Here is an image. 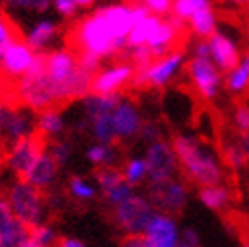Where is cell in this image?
I'll return each mask as SVG.
<instances>
[{"mask_svg": "<svg viewBox=\"0 0 249 247\" xmlns=\"http://www.w3.org/2000/svg\"><path fill=\"white\" fill-rule=\"evenodd\" d=\"M51 8H55V12L61 18H71L77 15V4L75 0H51Z\"/></svg>", "mask_w": 249, "mask_h": 247, "instance_id": "obj_37", "label": "cell"}, {"mask_svg": "<svg viewBox=\"0 0 249 247\" xmlns=\"http://www.w3.org/2000/svg\"><path fill=\"white\" fill-rule=\"evenodd\" d=\"M138 136H140L144 142H148V144L156 142V140H160V126H158L156 122H142Z\"/></svg>", "mask_w": 249, "mask_h": 247, "instance_id": "obj_39", "label": "cell"}, {"mask_svg": "<svg viewBox=\"0 0 249 247\" xmlns=\"http://www.w3.org/2000/svg\"><path fill=\"white\" fill-rule=\"evenodd\" d=\"M75 4H77V8H89L95 4V0H75Z\"/></svg>", "mask_w": 249, "mask_h": 247, "instance_id": "obj_45", "label": "cell"}, {"mask_svg": "<svg viewBox=\"0 0 249 247\" xmlns=\"http://www.w3.org/2000/svg\"><path fill=\"white\" fill-rule=\"evenodd\" d=\"M182 24L184 20L177 17H158V15H148L136 18L134 27L128 35V47H148L154 57H162L168 51H172L174 45L180 41L182 36Z\"/></svg>", "mask_w": 249, "mask_h": 247, "instance_id": "obj_3", "label": "cell"}, {"mask_svg": "<svg viewBox=\"0 0 249 247\" xmlns=\"http://www.w3.org/2000/svg\"><path fill=\"white\" fill-rule=\"evenodd\" d=\"M134 71H136V67L132 63H128V61H124V63H114V65L104 67V69L99 67L91 77L89 93H102V95L122 93V89L128 88L132 83Z\"/></svg>", "mask_w": 249, "mask_h": 247, "instance_id": "obj_12", "label": "cell"}, {"mask_svg": "<svg viewBox=\"0 0 249 247\" xmlns=\"http://www.w3.org/2000/svg\"><path fill=\"white\" fill-rule=\"evenodd\" d=\"M57 247H85V243H81L79 239H73V237H61V239H57Z\"/></svg>", "mask_w": 249, "mask_h": 247, "instance_id": "obj_44", "label": "cell"}, {"mask_svg": "<svg viewBox=\"0 0 249 247\" xmlns=\"http://www.w3.org/2000/svg\"><path fill=\"white\" fill-rule=\"evenodd\" d=\"M6 201L12 209V213H15V217L18 221H22L24 225L35 227V225L43 223L47 196H45V191L31 184L29 180L17 178L12 182V187L8 189Z\"/></svg>", "mask_w": 249, "mask_h": 247, "instance_id": "obj_4", "label": "cell"}, {"mask_svg": "<svg viewBox=\"0 0 249 247\" xmlns=\"http://www.w3.org/2000/svg\"><path fill=\"white\" fill-rule=\"evenodd\" d=\"M172 150L177 154V160L184 172V176L198 187H211V184H221L225 178V170L219 158L205 148L193 136H174Z\"/></svg>", "mask_w": 249, "mask_h": 247, "instance_id": "obj_2", "label": "cell"}, {"mask_svg": "<svg viewBox=\"0 0 249 247\" xmlns=\"http://www.w3.org/2000/svg\"><path fill=\"white\" fill-rule=\"evenodd\" d=\"M223 158H225L227 166H231L233 170H241L247 164V160H249V156L243 152V148H241L239 142L223 144Z\"/></svg>", "mask_w": 249, "mask_h": 247, "instance_id": "obj_31", "label": "cell"}, {"mask_svg": "<svg viewBox=\"0 0 249 247\" xmlns=\"http://www.w3.org/2000/svg\"><path fill=\"white\" fill-rule=\"evenodd\" d=\"M36 128V122L33 120V112L22 106H8L6 107V114H4V126H2V142L4 150L12 144L17 142L22 136H27L29 132H33Z\"/></svg>", "mask_w": 249, "mask_h": 247, "instance_id": "obj_14", "label": "cell"}, {"mask_svg": "<svg viewBox=\"0 0 249 247\" xmlns=\"http://www.w3.org/2000/svg\"><path fill=\"white\" fill-rule=\"evenodd\" d=\"M130 194H134V187H132L130 182L122 180V182H118V184H116V187H111L109 191H106V193H104V199H106V203H107V205L116 207V205H120L122 201H126Z\"/></svg>", "mask_w": 249, "mask_h": 247, "instance_id": "obj_33", "label": "cell"}, {"mask_svg": "<svg viewBox=\"0 0 249 247\" xmlns=\"http://www.w3.org/2000/svg\"><path fill=\"white\" fill-rule=\"evenodd\" d=\"M114 112V109H111ZM111 112H102L89 120V128L91 134L97 142H104V144H116L118 142V136H116V128H114V116Z\"/></svg>", "mask_w": 249, "mask_h": 247, "instance_id": "obj_21", "label": "cell"}, {"mask_svg": "<svg viewBox=\"0 0 249 247\" xmlns=\"http://www.w3.org/2000/svg\"><path fill=\"white\" fill-rule=\"evenodd\" d=\"M47 140H49L47 136L35 128L33 132H29L27 136H22V138H18L17 142H12L6 148L4 166L18 178H24L27 172L31 170V166L36 162V158L47 150V146H49Z\"/></svg>", "mask_w": 249, "mask_h": 247, "instance_id": "obj_6", "label": "cell"}, {"mask_svg": "<svg viewBox=\"0 0 249 247\" xmlns=\"http://www.w3.org/2000/svg\"><path fill=\"white\" fill-rule=\"evenodd\" d=\"M152 215H154V207L140 194H130L126 201L116 205L114 213H111L116 225L124 233H144Z\"/></svg>", "mask_w": 249, "mask_h": 247, "instance_id": "obj_8", "label": "cell"}, {"mask_svg": "<svg viewBox=\"0 0 249 247\" xmlns=\"http://www.w3.org/2000/svg\"><path fill=\"white\" fill-rule=\"evenodd\" d=\"M184 67V53L178 49H172L166 55L152 59L148 65L136 67L134 77H132V88H152V89H160L166 88L168 83H172V79L178 75Z\"/></svg>", "mask_w": 249, "mask_h": 247, "instance_id": "obj_5", "label": "cell"}, {"mask_svg": "<svg viewBox=\"0 0 249 247\" xmlns=\"http://www.w3.org/2000/svg\"><path fill=\"white\" fill-rule=\"evenodd\" d=\"M223 83H225V89L233 95H243L249 91V53L241 55L237 65L225 71Z\"/></svg>", "mask_w": 249, "mask_h": 247, "instance_id": "obj_19", "label": "cell"}, {"mask_svg": "<svg viewBox=\"0 0 249 247\" xmlns=\"http://www.w3.org/2000/svg\"><path fill=\"white\" fill-rule=\"evenodd\" d=\"M186 22H189L191 31L198 36V39H209V36L213 35L217 31V27H219L217 15H215V10H213V4L205 6L201 10H196Z\"/></svg>", "mask_w": 249, "mask_h": 247, "instance_id": "obj_20", "label": "cell"}, {"mask_svg": "<svg viewBox=\"0 0 249 247\" xmlns=\"http://www.w3.org/2000/svg\"><path fill=\"white\" fill-rule=\"evenodd\" d=\"M227 2H231L235 6H245V4H249V0H227Z\"/></svg>", "mask_w": 249, "mask_h": 247, "instance_id": "obj_46", "label": "cell"}, {"mask_svg": "<svg viewBox=\"0 0 249 247\" xmlns=\"http://www.w3.org/2000/svg\"><path fill=\"white\" fill-rule=\"evenodd\" d=\"M4 6L17 15H45L51 0H4Z\"/></svg>", "mask_w": 249, "mask_h": 247, "instance_id": "obj_26", "label": "cell"}, {"mask_svg": "<svg viewBox=\"0 0 249 247\" xmlns=\"http://www.w3.org/2000/svg\"><path fill=\"white\" fill-rule=\"evenodd\" d=\"M2 49H4V47H0V57H2Z\"/></svg>", "mask_w": 249, "mask_h": 247, "instance_id": "obj_48", "label": "cell"}, {"mask_svg": "<svg viewBox=\"0 0 249 247\" xmlns=\"http://www.w3.org/2000/svg\"><path fill=\"white\" fill-rule=\"evenodd\" d=\"M47 150L51 152V156L57 160L59 166H65L67 160H69V156H71V144L65 142V140H57V142H53L51 146H47Z\"/></svg>", "mask_w": 249, "mask_h": 247, "instance_id": "obj_34", "label": "cell"}, {"mask_svg": "<svg viewBox=\"0 0 249 247\" xmlns=\"http://www.w3.org/2000/svg\"><path fill=\"white\" fill-rule=\"evenodd\" d=\"M12 219H15V213H12L8 201L6 199H0V233H2L12 223Z\"/></svg>", "mask_w": 249, "mask_h": 247, "instance_id": "obj_40", "label": "cell"}, {"mask_svg": "<svg viewBox=\"0 0 249 247\" xmlns=\"http://www.w3.org/2000/svg\"><path fill=\"white\" fill-rule=\"evenodd\" d=\"M12 39H17V29L6 17L0 15V47H6Z\"/></svg>", "mask_w": 249, "mask_h": 247, "instance_id": "obj_38", "label": "cell"}, {"mask_svg": "<svg viewBox=\"0 0 249 247\" xmlns=\"http://www.w3.org/2000/svg\"><path fill=\"white\" fill-rule=\"evenodd\" d=\"M144 160H146L148 178H150L152 182L177 178V175H178L177 154H174V150H172V144H168L164 140L150 142Z\"/></svg>", "mask_w": 249, "mask_h": 247, "instance_id": "obj_10", "label": "cell"}, {"mask_svg": "<svg viewBox=\"0 0 249 247\" xmlns=\"http://www.w3.org/2000/svg\"><path fill=\"white\" fill-rule=\"evenodd\" d=\"M193 57H209V59H211V51H209L207 39H198V43H195V47H193Z\"/></svg>", "mask_w": 249, "mask_h": 247, "instance_id": "obj_42", "label": "cell"}, {"mask_svg": "<svg viewBox=\"0 0 249 247\" xmlns=\"http://www.w3.org/2000/svg\"><path fill=\"white\" fill-rule=\"evenodd\" d=\"M87 158L93 166H116L118 162V150H116V144H104V142H97L93 144L89 150H87Z\"/></svg>", "mask_w": 249, "mask_h": 247, "instance_id": "obj_25", "label": "cell"}, {"mask_svg": "<svg viewBox=\"0 0 249 247\" xmlns=\"http://www.w3.org/2000/svg\"><path fill=\"white\" fill-rule=\"evenodd\" d=\"M57 36H59V24L51 18H39L24 33V41L39 53V51H47V49L55 43Z\"/></svg>", "mask_w": 249, "mask_h": 247, "instance_id": "obj_18", "label": "cell"}, {"mask_svg": "<svg viewBox=\"0 0 249 247\" xmlns=\"http://www.w3.org/2000/svg\"><path fill=\"white\" fill-rule=\"evenodd\" d=\"M122 180H124V175L116 166H99L95 170V184L102 189V193L109 191L111 187H116V184Z\"/></svg>", "mask_w": 249, "mask_h": 247, "instance_id": "obj_30", "label": "cell"}, {"mask_svg": "<svg viewBox=\"0 0 249 247\" xmlns=\"http://www.w3.org/2000/svg\"><path fill=\"white\" fill-rule=\"evenodd\" d=\"M59 168L61 166L57 164V160L51 156V152L45 150L39 158H36V162L31 166V170L27 172L24 180H29L31 184L39 187L41 191H47L55 182V178L59 175Z\"/></svg>", "mask_w": 249, "mask_h": 247, "instance_id": "obj_17", "label": "cell"}, {"mask_svg": "<svg viewBox=\"0 0 249 247\" xmlns=\"http://www.w3.org/2000/svg\"><path fill=\"white\" fill-rule=\"evenodd\" d=\"M36 57V51L33 47L27 45L24 39H12L4 49H2V57H0V73L10 79L17 81L27 73L33 65V61Z\"/></svg>", "mask_w": 249, "mask_h": 247, "instance_id": "obj_11", "label": "cell"}, {"mask_svg": "<svg viewBox=\"0 0 249 247\" xmlns=\"http://www.w3.org/2000/svg\"><path fill=\"white\" fill-rule=\"evenodd\" d=\"M57 243V233L53 227L39 223L29 231V247H53Z\"/></svg>", "mask_w": 249, "mask_h": 247, "instance_id": "obj_27", "label": "cell"}, {"mask_svg": "<svg viewBox=\"0 0 249 247\" xmlns=\"http://www.w3.org/2000/svg\"><path fill=\"white\" fill-rule=\"evenodd\" d=\"M136 22L132 2H116L95 8L79 20L71 33V43L77 53H87L97 59L114 57L126 49L128 35Z\"/></svg>", "mask_w": 249, "mask_h": 247, "instance_id": "obj_1", "label": "cell"}, {"mask_svg": "<svg viewBox=\"0 0 249 247\" xmlns=\"http://www.w3.org/2000/svg\"><path fill=\"white\" fill-rule=\"evenodd\" d=\"M233 124H235V128H237L239 134H249V106L247 104L235 107Z\"/></svg>", "mask_w": 249, "mask_h": 247, "instance_id": "obj_36", "label": "cell"}, {"mask_svg": "<svg viewBox=\"0 0 249 247\" xmlns=\"http://www.w3.org/2000/svg\"><path fill=\"white\" fill-rule=\"evenodd\" d=\"M207 43H209V51H211V61H213V63H215L223 73L237 65L241 53H239L237 43H235L229 35L215 31V33L207 39Z\"/></svg>", "mask_w": 249, "mask_h": 247, "instance_id": "obj_15", "label": "cell"}, {"mask_svg": "<svg viewBox=\"0 0 249 247\" xmlns=\"http://www.w3.org/2000/svg\"><path fill=\"white\" fill-rule=\"evenodd\" d=\"M36 130L41 134H45L47 138H57L65 132V120L61 116V112L57 107L45 109V112H39V120H36Z\"/></svg>", "mask_w": 249, "mask_h": 247, "instance_id": "obj_23", "label": "cell"}, {"mask_svg": "<svg viewBox=\"0 0 249 247\" xmlns=\"http://www.w3.org/2000/svg\"><path fill=\"white\" fill-rule=\"evenodd\" d=\"M146 247H178V227L172 215L154 211L144 229Z\"/></svg>", "mask_w": 249, "mask_h": 247, "instance_id": "obj_13", "label": "cell"}, {"mask_svg": "<svg viewBox=\"0 0 249 247\" xmlns=\"http://www.w3.org/2000/svg\"><path fill=\"white\" fill-rule=\"evenodd\" d=\"M120 247H146L144 233H126L120 241Z\"/></svg>", "mask_w": 249, "mask_h": 247, "instance_id": "obj_41", "label": "cell"}, {"mask_svg": "<svg viewBox=\"0 0 249 247\" xmlns=\"http://www.w3.org/2000/svg\"><path fill=\"white\" fill-rule=\"evenodd\" d=\"M122 175H124V180L130 182L132 187L140 184L148 176L146 160L144 158H130V160H126L124 166H122Z\"/></svg>", "mask_w": 249, "mask_h": 247, "instance_id": "obj_29", "label": "cell"}, {"mask_svg": "<svg viewBox=\"0 0 249 247\" xmlns=\"http://www.w3.org/2000/svg\"><path fill=\"white\" fill-rule=\"evenodd\" d=\"M148 201L154 207V211L178 215L186 207V201H189V189H186L184 182L177 178L158 180L152 182L150 189H148Z\"/></svg>", "mask_w": 249, "mask_h": 247, "instance_id": "obj_9", "label": "cell"}, {"mask_svg": "<svg viewBox=\"0 0 249 247\" xmlns=\"http://www.w3.org/2000/svg\"><path fill=\"white\" fill-rule=\"evenodd\" d=\"M29 231L31 227L15 217L12 223L0 233V247H29Z\"/></svg>", "mask_w": 249, "mask_h": 247, "instance_id": "obj_24", "label": "cell"}, {"mask_svg": "<svg viewBox=\"0 0 249 247\" xmlns=\"http://www.w3.org/2000/svg\"><path fill=\"white\" fill-rule=\"evenodd\" d=\"M241 247H249V235H243L241 237Z\"/></svg>", "mask_w": 249, "mask_h": 247, "instance_id": "obj_47", "label": "cell"}, {"mask_svg": "<svg viewBox=\"0 0 249 247\" xmlns=\"http://www.w3.org/2000/svg\"><path fill=\"white\" fill-rule=\"evenodd\" d=\"M198 199L201 203L211 209V211H223L231 203V193L223 184H211V187H201L198 191Z\"/></svg>", "mask_w": 249, "mask_h": 247, "instance_id": "obj_22", "label": "cell"}, {"mask_svg": "<svg viewBox=\"0 0 249 247\" xmlns=\"http://www.w3.org/2000/svg\"><path fill=\"white\" fill-rule=\"evenodd\" d=\"M69 193H71V196H75L79 201H93L97 196L95 187L83 176H71L69 178Z\"/></svg>", "mask_w": 249, "mask_h": 247, "instance_id": "obj_32", "label": "cell"}, {"mask_svg": "<svg viewBox=\"0 0 249 247\" xmlns=\"http://www.w3.org/2000/svg\"><path fill=\"white\" fill-rule=\"evenodd\" d=\"M114 128H116V136L118 140H132L138 136L140 126H142V116H140V109L136 107L132 102L124 100L114 107Z\"/></svg>", "mask_w": 249, "mask_h": 247, "instance_id": "obj_16", "label": "cell"}, {"mask_svg": "<svg viewBox=\"0 0 249 247\" xmlns=\"http://www.w3.org/2000/svg\"><path fill=\"white\" fill-rule=\"evenodd\" d=\"M182 241L189 243L193 247H201V239H198V235L195 233V229H184L182 231Z\"/></svg>", "mask_w": 249, "mask_h": 247, "instance_id": "obj_43", "label": "cell"}, {"mask_svg": "<svg viewBox=\"0 0 249 247\" xmlns=\"http://www.w3.org/2000/svg\"><path fill=\"white\" fill-rule=\"evenodd\" d=\"M205 6H211V0H172L170 15L186 22L196 10H201Z\"/></svg>", "mask_w": 249, "mask_h": 247, "instance_id": "obj_28", "label": "cell"}, {"mask_svg": "<svg viewBox=\"0 0 249 247\" xmlns=\"http://www.w3.org/2000/svg\"><path fill=\"white\" fill-rule=\"evenodd\" d=\"M134 2L146 6L152 15H158V17H168L172 6V0H134Z\"/></svg>", "mask_w": 249, "mask_h": 247, "instance_id": "obj_35", "label": "cell"}, {"mask_svg": "<svg viewBox=\"0 0 249 247\" xmlns=\"http://www.w3.org/2000/svg\"><path fill=\"white\" fill-rule=\"evenodd\" d=\"M186 73L198 97H203L205 102L217 100L223 85V71L209 57H193L186 63Z\"/></svg>", "mask_w": 249, "mask_h": 247, "instance_id": "obj_7", "label": "cell"}]
</instances>
